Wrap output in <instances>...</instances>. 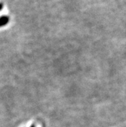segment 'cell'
<instances>
[{
	"label": "cell",
	"instance_id": "obj_1",
	"mask_svg": "<svg viewBox=\"0 0 126 127\" xmlns=\"http://www.w3.org/2000/svg\"><path fill=\"white\" fill-rule=\"evenodd\" d=\"M9 17L7 16H2L0 17V27L8 24L9 22Z\"/></svg>",
	"mask_w": 126,
	"mask_h": 127
},
{
	"label": "cell",
	"instance_id": "obj_2",
	"mask_svg": "<svg viewBox=\"0 0 126 127\" xmlns=\"http://www.w3.org/2000/svg\"><path fill=\"white\" fill-rule=\"evenodd\" d=\"M3 4L2 3H0V11L3 9Z\"/></svg>",
	"mask_w": 126,
	"mask_h": 127
},
{
	"label": "cell",
	"instance_id": "obj_3",
	"mask_svg": "<svg viewBox=\"0 0 126 127\" xmlns=\"http://www.w3.org/2000/svg\"><path fill=\"white\" fill-rule=\"evenodd\" d=\"M30 127H35V126H34V125H32Z\"/></svg>",
	"mask_w": 126,
	"mask_h": 127
}]
</instances>
